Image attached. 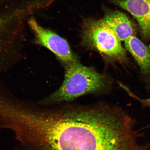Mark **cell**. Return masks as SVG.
<instances>
[{
  "label": "cell",
  "mask_w": 150,
  "mask_h": 150,
  "mask_svg": "<svg viewBox=\"0 0 150 150\" xmlns=\"http://www.w3.org/2000/svg\"><path fill=\"white\" fill-rule=\"evenodd\" d=\"M129 122L108 108L33 113L26 120L25 139L34 150H133Z\"/></svg>",
  "instance_id": "6da1fadb"
},
{
  "label": "cell",
  "mask_w": 150,
  "mask_h": 150,
  "mask_svg": "<svg viewBox=\"0 0 150 150\" xmlns=\"http://www.w3.org/2000/svg\"><path fill=\"white\" fill-rule=\"evenodd\" d=\"M64 79L61 87L48 97L46 103L70 101L87 94L105 89L107 81L104 76L79 62L66 65Z\"/></svg>",
  "instance_id": "7a4b0ae2"
},
{
  "label": "cell",
  "mask_w": 150,
  "mask_h": 150,
  "mask_svg": "<svg viewBox=\"0 0 150 150\" xmlns=\"http://www.w3.org/2000/svg\"><path fill=\"white\" fill-rule=\"evenodd\" d=\"M82 37L83 45L89 48L117 60L126 59V52L121 41L103 19L86 20L82 28Z\"/></svg>",
  "instance_id": "3957f363"
},
{
  "label": "cell",
  "mask_w": 150,
  "mask_h": 150,
  "mask_svg": "<svg viewBox=\"0 0 150 150\" xmlns=\"http://www.w3.org/2000/svg\"><path fill=\"white\" fill-rule=\"evenodd\" d=\"M29 23L39 44L51 51L65 65L78 61L64 39L54 32L41 27L34 19L30 20Z\"/></svg>",
  "instance_id": "277c9868"
},
{
  "label": "cell",
  "mask_w": 150,
  "mask_h": 150,
  "mask_svg": "<svg viewBox=\"0 0 150 150\" xmlns=\"http://www.w3.org/2000/svg\"><path fill=\"white\" fill-rule=\"evenodd\" d=\"M112 3L130 13L137 21L145 40L150 39V0H112Z\"/></svg>",
  "instance_id": "5b68a950"
},
{
  "label": "cell",
  "mask_w": 150,
  "mask_h": 150,
  "mask_svg": "<svg viewBox=\"0 0 150 150\" xmlns=\"http://www.w3.org/2000/svg\"><path fill=\"white\" fill-rule=\"evenodd\" d=\"M103 19L121 41L134 36L136 31L134 24L124 13L119 11H108Z\"/></svg>",
  "instance_id": "8992f818"
},
{
  "label": "cell",
  "mask_w": 150,
  "mask_h": 150,
  "mask_svg": "<svg viewBox=\"0 0 150 150\" xmlns=\"http://www.w3.org/2000/svg\"><path fill=\"white\" fill-rule=\"evenodd\" d=\"M125 48L136 60L142 74L150 72V48L135 36L125 41Z\"/></svg>",
  "instance_id": "52a82bcc"
},
{
  "label": "cell",
  "mask_w": 150,
  "mask_h": 150,
  "mask_svg": "<svg viewBox=\"0 0 150 150\" xmlns=\"http://www.w3.org/2000/svg\"><path fill=\"white\" fill-rule=\"evenodd\" d=\"M137 100H138L142 103V104L145 106H150V98L146 99H141L138 97L135 96Z\"/></svg>",
  "instance_id": "ba28073f"
},
{
  "label": "cell",
  "mask_w": 150,
  "mask_h": 150,
  "mask_svg": "<svg viewBox=\"0 0 150 150\" xmlns=\"http://www.w3.org/2000/svg\"><path fill=\"white\" fill-rule=\"evenodd\" d=\"M1 21H0V28H1Z\"/></svg>",
  "instance_id": "9c48e42d"
}]
</instances>
